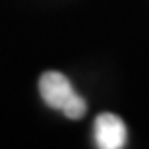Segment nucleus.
Masks as SVG:
<instances>
[{
	"label": "nucleus",
	"mask_w": 149,
	"mask_h": 149,
	"mask_svg": "<svg viewBox=\"0 0 149 149\" xmlns=\"http://www.w3.org/2000/svg\"><path fill=\"white\" fill-rule=\"evenodd\" d=\"M39 91L41 97L49 107L62 111L68 118L79 120L85 116L87 105L79 95L74 91L72 83L60 72H45L39 79Z\"/></svg>",
	"instance_id": "f257e3e1"
},
{
	"label": "nucleus",
	"mask_w": 149,
	"mask_h": 149,
	"mask_svg": "<svg viewBox=\"0 0 149 149\" xmlns=\"http://www.w3.org/2000/svg\"><path fill=\"white\" fill-rule=\"evenodd\" d=\"M126 139L128 130L120 116L103 112L95 118V141L99 149H122Z\"/></svg>",
	"instance_id": "f03ea898"
}]
</instances>
